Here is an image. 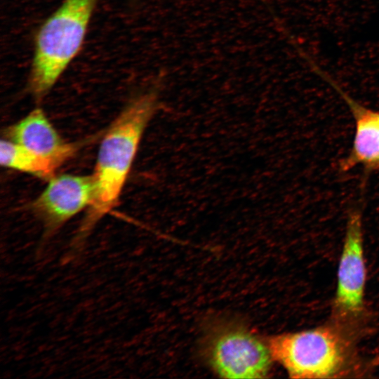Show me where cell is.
Returning <instances> with one entry per match:
<instances>
[{
    "label": "cell",
    "instance_id": "6da1fadb",
    "mask_svg": "<svg viewBox=\"0 0 379 379\" xmlns=\"http://www.w3.org/2000/svg\"><path fill=\"white\" fill-rule=\"evenodd\" d=\"M159 101L154 89L139 94L125 106L102 137L92 173L93 200L74 237L72 251H80L95 225L117 206Z\"/></svg>",
    "mask_w": 379,
    "mask_h": 379
},
{
    "label": "cell",
    "instance_id": "7a4b0ae2",
    "mask_svg": "<svg viewBox=\"0 0 379 379\" xmlns=\"http://www.w3.org/2000/svg\"><path fill=\"white\" fill-rule=\"evenodd\" d=\"M97 1L65 0L40 27L29 78L36 99L49 93L79 53Z\"/></svg>",
    "mask_w": 379,
    "mask_h": 379
},
{
    "label": "cell",
    "instance_id": "3957f363",
    "mask_svg": "<svg viewBox=\"0 0 379 379\" xmlns=\"http://www.w3.org/2000/svg\"><path fill=\"white\" fill-rule=\"evenodd\" d=\"M274 361L293 378H324L342 373L347 359L345 341L336 329L319 327L270 337Z\"/></svg>",
    "mask_w": 379,
    "mask_h": 379
},
{
    "label": "cell",
    "instance_id": "277c9868",
    "mask_svg": "<svg viewBox=\"0 0 379 379\" xmlns=\"http://www.w3.org/2000/svg\"><path fill=\"white\" fill-rule=\"evenodd\" d=\"M203 351L214 372L225 378H265L274 360L267 340L231 319L215 321L208 327Z\"/></svg>",
    "mask_w": 379,
    "mask_h": 379
},
{
    "label": "cell",
    "instance_id": "5b68a950",
    "mask_svg": "<svg viewBox=\"0 0 379 379\" xmlns=\"http://www.w3.org/2000/svg\"><path fill=\"white\" fill-rule=\"evenodd\" d=\"M94 182L91 175L61 174L48 183L30 205L44 227L42 242L46 241L68 220L91 205Z\"/></svg>",
    "mask_w": 379,
    "mask_h": 379
},
{
    "label": "cell",
    "instance_id": "8992f818",
    "mask_svg": "<svg viewBox=\"0 0 379 379\" xmlns=\"http://www.w3.org/2000/svg\"><path fill=\"white\" fill-rule=\"evenodd\" d=\"M361 213L350 211L338 270L335 308L343 317H355L364 310L366 284Z\"/></svg>",
    "mask_w": 379,
    "mask_h": 379
},
{
    "label": "cell",
    "instance_id": "52a82bcc",
    "mask_svg": "<svg viewBox=\"0 0 379 379\" xmlns=\"http://www.w3.org/2000/svg\"><path fill=\"white\" fill-rule=\"evenodd\" d=\"M302 56L314 71L340 95L350 107L354 120L352 145L348 154L339 161V171L346 173L361 166L366 175L379 173V111L369 109L353 100L310 57L304 53Z\"/></svg>",
    "mask_w": 379,
    "mask_h": 379
},
{
    "label": "cell",
    "instance_id": "ba28073f",
    "mask_svg": "<svg viewBox=\"0 0 379 379\" xmlns=\"http://www.w3.org/2000/svg\"><path fill=\"white\" fill-rule=\"evenodd\" d=\"M6 139L62 166L78 151L79 145L65 141L41 108L31 111L5 131Z\"/></svg>",
    "mask_w": 379,
    "mask_h": 379
},
{
    "label": "cell",
    "instance_id": "9c48e42d",
    "mask_svg": "<svg viewBox=\"0 0 379 379\" xmlns=\"http://www.w3.org/2000/svg\"><path fill=\"white\" fill-rule=\"evenodd\" d=\"M0 163L5 168L49 180L61 166L55 161L40 155L8 139L0 142Z\"/></svg>",
    "mask_w": 379,
    "mask_h": 379
}]
</instances>
